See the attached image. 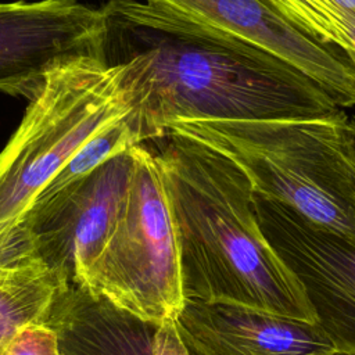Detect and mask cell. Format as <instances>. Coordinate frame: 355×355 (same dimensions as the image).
I'll list each match as a JSON object with an SVG mask.
<instances>
[{
	"mask_svg": "<svg viewBox=\"0 0 355 355\" xmlns=\"http://www.w3.org/2000/svg\"><path fill=\"white\" fill-rule=\"evenodd\" d=\"M100 57L119 68L139 144L175 122L280 119L340 107L288 62L140 0H108Z\"/></svg>",
	"mask_w": 355,
	"mask_h": 355,
	"instance_id": "cell-1",
	"label": "cell"
},
{
	"mask_svg": "<svg viewBox=\"0 0 355 355\" xmlns=\"http://www.w3.org/2000/svg\"><path fill=\"white\" fill-rule=\"evenodd\" d=\"M164 139L155 154L176 226L186 301L316 323L300 282L259 227L244 173L197 141L178 135Z\"/></svg>",
	"mask_w": 355,
	"mask_h": 355,
	"instance_id": "cell-2",
	"label": "cell"
},
{
	"mask_svg": "<svg viewBox=\"0 0 355 355\" xmlns=\"http://www.w3.org/2000/svg\"><path fill=\"white\" fill-rule=\"evenodd\" d=\"M168 135L232 161L255 196L355 240V129L345 110L304 118L182 121Z\"/></svg>",
	"mask_w": 355,
	"mask_h": 355,
	"instance_id": "cell-3",
	"label": "cell"
},
{
	"mask_svg": "<svg viewBox=\"0 0 355 355\" xmlns=\"http://www.w3.org/2000/svg\"><path fill=\"white\" fill-rule=\"evenodd\" d=\"M128 112L116 65L82 55L55 67L0 151V225L21 219L78 148Z\"/></svg>",
	"mask_w": 355,
	"mask_h": 355,
	"instance_id": "cell-4",
	"label": "cell"
},
{
	"mask_svg": "<svg viewBox=\"0 0 355 355\" xmlns=\"http://www.w3.org/2000/svg\"><path fill=\"white\" fill-rule=\"evenodd\" d=\"M135 166L118 216L78 286L150 322L176 319L186 304L176 226L158 157L133 147Z\"/></svg>",
	"mask_w": 355,
	"mask_h": 355,
	"instance_id": "cell-5",
	"label": "cell"
},
{
	"mask_svg": "<svg viewBox=\"0 0 355 355\" xmlns=\"http://www.w3.org/2000/svg\"><path fill=\"white\" fill-rule=\"evenodd\" d=\"M133 166L132 147L90 173L37 197L24 214L35 255L68 284H79L104 248Z\"/></svg>",
	"mask_w": 355,
	"mask_h": 355,
	"instance_id": "cell-6",
	"label": "cell"
},
{
	"mask_svg": "<svg viewBox=\"0 0 355 355\" xmlns=\"http://www.w3.org/2000/svg\"><path fill=\"white\" fill-rule=\"evenodd\" d=\"M351 119L355 129V114ZM254 211L265 239L300 282L336 352L355 355V240L255 194Z\"/></svg>",
	"mask_w": 355,
	"mask_h": 355,
	"instance_id": "cell-7",
	"label": "cell"
},
{
	"mask_svg": "<svg viewBox=\"0 0 355 355\" xmlns=\"http://www.w3.org/2000/svg\"><path fill=\"white\" fill-rule=\"evenodd\" d=\"M103 31L101 10L78 0L0 3V92L35 100L55 67L100 57Z\"/></svg>",
	"mask_w": 355,
	"mask_h": 355,
	"instance_id": "cell-8",
	"label": "cell"
},
{
	"mask_svg": "<svg viewBox=\"0 0 355 355\" xmlns=\"http://www.w3.org/2000/svg\"><path fill=\"white\" fill-rule=\"evenodd\" d=\"M214 32L254 44L319 85L345 110L355 105V64L343 50L301 31L269 0H144Z\"/></svg>",
	"mask_w": 355,
	"mask_h": 355,
	"instance_id": "cell-9",
	"label": "cell"
},
{
	"mask_svg": "<svg viewBox=\"0 0 355 355\" xmlns=\"http://www.w3.org/2000/svg\"><path fill=\"white\" fill-rule=\"evenodd\" d=\"M46 324L64 355H209L176 319L143 320L78 284L61 291Z\"/></svg>",
	"mask_w": 355,
	"mask_h": 355,
	"instance_id": "cell-10",
	"label": "cell"
},
{
	"mask_svg": "<svg viewBox=\"0 0 355 355\" xmlns=\"http://www.w3.org/2000/svg\"><path fill=\"white\" fill-rule=\"evenodd\" d=\"M180 329L209 355H336L318 323L223 302L186 301Z\"/></svg>",
	"mask_w": 355,
	"mask_h": 355,
	"instance_id": "cell-11",
	"label": "cell"
},
{
	"mask_svg": "<svg viewBox=\"0 0 355 355\" xmlns=\"http://www.w3.org/2000/svg\"><path fill=\"white\" fill-rule=\"evenodd\" d=\"M67 286L42 261L0 275V349L25 327L46 324Z\"/></svg>",
	"mask_w": 355,
	"mask_h": 355,
	"instance_id": "cell-12",
	"label": "cell"
},
{
	"mask_svg": "<svg viewBox=\"0 0 355 355\" xmlns=\"http://www.w3.org/2000/svg\"><path fill=\"white\" fill-rule=\"evenodd\" d=\"M126 115L107 125L87 139L37 197L61 189L62 186L90 173L114 155L139 146L137 137Z\"/></svg>",
	"mask_w": 355,
	"mask_h": 355,
	"instance_id": "cell-13",
	"label": "cell"
},
{
	"mask_svg": "<svg viewBox=\"0 0 355 355\" xmlns=\"http://www.w3.org/2000/svg\"><path fill=\"white\" fill-rule=\"evenodd\" d=\"M269 1L308 36L345 51L355 64V43L349 25L334 0Z\"/></svg>",
	"mask_w": 355,
	"mask_h": 355,
	"instance_id": "cell-14",
	"label": "cell"
},
{
	"mask_svg": "<svg viewBox=\"0 0 355 355\" xmlns=\"http://www.w3.org/2000/svg\"><path fill=\"white\" fill-rule=\"evenodd\" d=\"M40 261L21 219L0 225V275Z\"/></svg>",
	"mask_w": 355,
	"mask_h": 355,
	"instance_id": "cell-15",
	"label": "cell"
},
{
	"mask_svg": "<svg viewBox=\"0 0 355 355\" xmlns=\"http://www.w3.org/2000/svg\"><path fill=\"white\" fill-rule=\"evenodd\" d=\"M0 355H64L55 331L47 324L25 327L0 349Z\"/></svg>",
	"mask_w": 355,
	"mask_h": 355,
	"instance_id": "cell-16",
	"label": "cell"
},
{
	"mask_svg": "<svg viewBox=\"0 0 355 355\" xmlns=\"http://www.w3.org/2000/svg\"><path fill=\"white\" fill-rule=\"evenodd\" d=\"M336 355H340V354H336Z\"/></svg>",
	"mask_w": 355,
	"mask_h": 355,
	"instance_id": "cell-17",
	"label": "cell"
}]
</instances>
